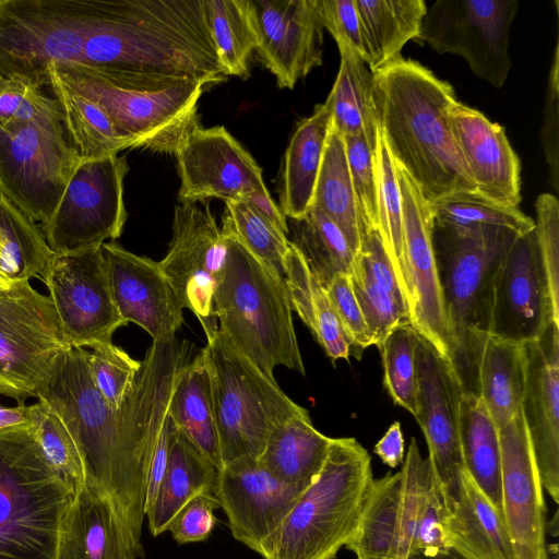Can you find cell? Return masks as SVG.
Instances as JSON below:
<instances>
[{
	"mask_svg": "<svg viewBox=\"0 0 559 559\" xmlns=\"http://www.w3.org/2000/svg\"><path fill=\"white\" fill-rule=\"evenodd\" d=\"M87 348L72 346L38 394L62 418L83 461L85 484L108 497L141 542L153 452L180 373L171 357L148 352L119 409L94 386Z\"/></svg>",
	"mask_w": 559,
	"mask_h": 559,
	"instance_id": "6da1fadb",
	"label": "cell"
},
{
	"mask_svg": "<svg viewBox=\"0 0 559 559\" xmlns=\"http://www.w3.org/2000/svg\"><path fill=\"white\" fill-rule=\"evenodd\" d=\"M127 88L225 79L203 0H97L79 61Z\"/></svg>",
	"mask_w": 559,
	"mask_h": 559,
	"instance_id": "7a4b0ae2",
	"label": "cell"
},
{
	"mask_svg": "<svg viewBox=\"0 0 559 559\" xmlns=\"http://www.w3.org/2000/svg\"><path fill=\"white\" fill-rule=\"evenodd\" d=\"M372 75L378 129L428 203L477 193L449 126L457 102L451 84L403 57Z\"/></svg>",
	"mask_w": 559,
	"mask_h": 559,
	"instance_id": "3957f363",
	"label": "cell"
},
{
	"mask_svg": "<svg viewBox=\"0 0 559 559\" xmlns=\"http://www.w3.org/2000/svg\"><path fill=\"white\" fill-rule=\"evenodd\" d=\"M221 230L227 250L213 295L218 330L269 377H274L277 366L305 374L284 280L253 255L226 224Z\"/></svg>",
	"mask_w": 559,
	"mask_h": 559,
	"instance_id": "277c9868",
	"label": "cell"
},
{
	"mask_svg": "<svg viewBox=\"0 0 559 559\" xmlns=\"http://www.w3.org/2000/svg\"><path fill=\"white\" fill-rule=\"evenodd\" d=\"M432 247L449 338V365L463 393L477 395L475 354L488 333L492 274L519 234L432 219Z\"/></svg>",
	"mask_w": 559,
	"mask_h": 559,
	"instance_id": "5b68a950",
	"label": "cell"
},
{
	"mask_svg": "<svg viewBox=\"0 0 559 559\" xmlns=\"http://www.w3.org/2000/svg\"><path fill=\"white\" fill-rule=\"evenodd\" d=\"M373 480L355 438H332L324 465L300 495L266 559H334L353 537Z\"/></svg>",
	"mask_w": 559,
	"mask_h": 559,
	"instance_id": "8992f818",
	"label": "cell"
},
{
	"mask_svg": "<svg viewBox=\"0 0 559 559\" xmlns=\"http://www.w3.org/2000/svg\"><path fill=\"white\" fill-rule=\"evenodd\" d=\"M444 515L431 462L412 438L402 469L372 480L358 526L345 547L357 559H407L447 548Z\"/></svg>",
	"mask_w": 559,
	"mask_h": 559,
	"instance_id": "52a82bcc",
	"label": "cell"
},
{
	"mask_svg": "<svg viewBox=\"0 0 559 559\" xmlns=\"http://www.w3.org/2000/svg\"><path fill=\"white\" fill-rule=\"evenodd\" d=\"M75 488L49 466L29 427L0 432V559H55Z\"/></svg>",
	"mask_w": 559,
	"mask_h": 559,
	"instance_id": "ba28073f",
	"label": "cell"
},
{
	"mask_svg": "<svg viewBox=\"0 0 559 559\" xmlns=\"http://www.w3.org/2000/svg\"><path fill=\"white\" fill-rule=\"evenodd\" d=\"M201 350L210 377L222 464L259 459L270 433L306 412L217 329Z\"/></svg>",
	"mask_w": 559,
	"mask_h": 559,
	"instance_id": "9c48e42d",
	"label": "cell"
},
{
	"mask_svg": "<svg viewBox=\"0 0 559 559\" xmlns=\"http://www.w3.org/2000/svg\"><path fill=\"white\" fill-rule=\"evenodd\" d=\"M80 160L61 106L0 127V194L39 226L52 216Z\"/></svg>",
	"mask_w": 559,
	"mask_h": 559,
	"instance_id": "30bf717a",
	"label": "cell"
},
{
	"mask_svg": "<svg viewBox=\"0 0 559 559\" xmlns=\"http://www.w3.org/2000/svg\"><path fill=\"white\" fill-rule=\"evenodd\" d=\"M97 0H0V75L50 88L49 68L74 64Z\"/></svg>",
	"mask_w": 559,
	"mask_h": 559,
	"instance_id": "8fae6325",
	"label": "cell"
},
{
	"mask_svg": "<svg viewBox=\"0 0 559 559\" xmlns=\"http://www.w3.org/2000/svg\"><path fill=\"white\" fill-rule=\"evenodd\" d=\"M64 84L95 102L135 147L175 154L198 127V102L204 83L187 81L164 90L118 86L76 64L49 68Z\"/></svg>",
	"mask_w": 559,
	"mask_h": 559,
	"instance_id": "7c38bea8",
	"label": "cell"
},
{
	"mask_svg": "<svg viewBox=\"0 0 559 559\" xmlns=\"http://www.w3.org/2000/svg\"><path fill=\"white\" fill-rule=\"evenodd\" d=\"M71 347L48 295L26 280L0 286V395L37 397Z\"/></svg>",
	"mask_w": 559,
	"mask_h": 559,
	"instance_id": "4fadbf2b",
	"label": "cell"
},
{
	"mask_svg": "<svg viewBox=\"0 0 559 559\" xmlns=\"http://www.w3.org/2000/svg\"><path fill=\"white\" fill-rule=\"evenodd\" d=\"M124 157L82 159L50 219L38 225L56 254L78 252L120 237L127 221Z\"/></svg>",
	"mask_w": 559,
	"mask_h": 559,
	"instance_id": "5bb4252c",
	"label": "cell"
},
{
	"mask_svg": "<svg viewBox=\"0 0 559 559\" xmlns=\"http://www.w3.org/2000/svg\"><path fill=\"white\" fill-rule=\"evenodd\" d=\"M518 7V0H438L427 7L416 40L462 57L478 78L500 88L511 68L509 36Z\"/></svg>",
	"mask_w": 559,
	"mask_h": 559,
	"instance_id": "9a60e30c",
	"label": "cell"
},
{
	"mask_svg": "<svg viewBox=\"0 0 559 559\" xmlns=\"http://www.w3.org/2000/svg\"><path fill=\"white\" fill-rule=\"evenodd\" d=\"M559 323L535 228L518 235L491 278L488 334L518 344L537 340Z\"/></svg>",
	"mask_w": 559,
	"mask_h": 559,
	"instance_id": "2e32d148",
	"label": "cell"
},
{
	"mask_svg": "<svg viewBox=\"0 0 559 559\" xmlns=\"http://www.w3.org/2000/svg\"><path fill=\"white\" fill-rule=\"evenodd\" d=\"M226 240L206 204L179 203L175 207L173 238L159 267L182 308L192 311L205 335L218 328L213 295L224 267Z\"/></svg>",
	"mask_w": 559,
	"mask_h": 559,
	"instance_id": "e0dca14e",
	"label": "cell"
},
{
	"mask_svg": "<svg viewBox=\"0 0 559 559\" xmlns=\"http://www.w3.org/2000/svg\"><path fill=\"white\" fill-rule=\"evenodd\" d=\"M44 283L72 346L111 342L128 324L114 302L102 246L56 254Z\"/></svg>",
	"mask_w": 559,
	"mask_h": 559,
	"instance_id": "ac0fdd59",
	"label": "cell"
},
{
	"mask_svg": "<svg viewBox=\"0 0 559 559\" xmlns=\"http://www.w3.org/2000/svg\"><path fill=\"white\" fill-rule=\"evenodd\" d=\"M308 487L283 483L259 459L245 457L222 466L214 496L233 537L266 559L285 518Z\"/></svg>",
	"mask_w": 559,
	"mask_h": 559,
	"instance_id": "d6986e66",
	"label": "cell"
},
{
	"mask_svg": "<svg viewBox=\"0 0 559 559\" xmlns=\"http://www.w3.org/2000/svg\"><path fill=\"white\" fill-rule=\"evenodd\" d=\"M394 168L402 206L411 325L449 364V338L432 247V214L412 177L396 162Z\"/></svg>",
	"mask_w": 559,
	"mask_h": 559,
	"instance_id": "ffe728a7",
	"label": "cell"
},
{
	"mask_svg": "<svg viewBox=\"0 0 559 559\" xmlns=\"http://www.w3.org/2000/svg\"><path fill=\"white\" fill-rule=\"evenodd\" d=\"M418 421L445 513L459 499L465 471L460 442L461 386L449 364L420 337L417 352Z\"/></svg>",
	"mask_w": 559,
	"mask_h": 559,
	"instance_id": "44dd1931",
	"label": "cell"
},
{
	"mask_svg": "<svg viewBox=\"0 0 559 559\" xmlns=\"http://www.w3.org/2000/svg\"><path fill=\"white\" fill-rule=\"evenodd\" d=\"M175 155L179 203L209 198L225 203L246 202L252 194L269 192L260 166L222 126L195 127Z\"/></svg>",
	"mask_w": 559,
	"mask_h": 559,
	"instance_id": "7402d4cb",
	"label": "cell"
},
{
	"mask_svg": "<svg viewBox=\"0 0 559 559\" xmlns=\"http://www.w3.org/2000/svg\"><path fill=\"white\" fill-rule=\"evenodd\" d=\"M503 518L516 559H547L546 508L522 411L498 428Z\"/></svg>",
	"mask_w": 559,
	"mask_h": 559,
	"instance_id": "603a6c76",
	"label": "cell"
},
{
	"mask_svg": "<svg viewBox=\"0 0 559 559\" xmlns=\"http://www.w3.org/2000/svg\"><path fill=\"white\" fill-rule=\"evenodd\" d=\"M259 34L257 52L281 88H293L322 64L323 25L314 0H251Z\"/></svg>",
	"mask_w": 559,
	"mask_h": 559,
	"instance_id": "cb8c5ba5",
	"label": "cell"
},
{
	"mask_svg": "<svg viewBox=\"0 0 559 559\" xmlns=\"http://www.w3.org/2000/svg\"><path fill=\"white\" fill-rule=\"evenodd\" d=\"M526 348V383L521 411L540 484L559 498V323L552 322Z\"/></svg>",
	"mask_w": 559,
	"mask_h": 559,
	"instance_id": "d4e9b609",
	"label": "cell"
},
{
	"mask_svg": "<svg viewBox=\"0 0 559 559\" xmlns=\"http://www.w3.org/2000/svg\"><path fill=\"white\" fill-rule=\"evenodd\" d=\"M111 295L124 322L145 330L153 341L175 337L183 316L158 262L132 253L115 241L104 242Z\"/></svg>",
	"mask_w": 559,
	"mask_h": 559,
	"instance_id": "484cf974",
	"label": "cell"
},
{
	"mask_svg": "<svg viewBox=\"0 0 559 559\" xmlns=\"http://www.w3.org/2000/svg\"><path fill=\"white\" fill-rule=\"evenodd\" d=\"M448 120L477 193L497 205L518 207L521 165L503 128L459 102L450 106Z\"/></svg>",
	"mask_w": 559,
	"mask_h": 559,
	"instance_id": "4316f807",
	"label": "cell"
},
{
	"mask_svg": "<svg viewBox=\"0 0 559 559\" xmlns=\"http://www.w3.org/2000/svg\"><path fill=\"white\" fill-rule=\"evenodd\" d=\"M144 549L112 501L76 486L58 533L55 559H139Z\"/></svg>",
	"mask_w": 559,
	"mask_h": 559,
	"instance_id": "83f0119b",
	"label": "cell"
},
{
	"mask_svg": "<svg viewBox=\"0 0 559 559\" xmlns=\"http://www.w3.org/2000/svg\"><path fill=\"white\" fill-rule=\"evenodd\" d=\"M443 542L465 559H516L503 515L466 471L459 499L443 519Z\"/></svg>",
	"mask_w": 559,
	"mask_h": 559,
	"instance_id": "f1b7e54d",
	"label": "cell"
},
{
	"mask_svg": "<svg viewBox=\"0 0 559 559\" xmlns=\"http://www.w3.org/2000/svg\"><path fill=\"white\" fill-rule=\"evenodd\" d=\"M331 127L332 96L329 94L310 117L298 123L285 152L280 209L289 219L302 217L312 205Z\"/></svg>",
	"mask_w": 559,
	"mask_h": 559,
	"instance_id": "f546056e",
	"label": "cell"
},
{
	"mask_svg": "<svg viewBox=\"0 0 559 559\" xmlns=\"http://www.w3.org/2000/svg\"><path fill=\"white\" fill-rule=\"evenodd\" d=\"M177 427V426H176ZM219 469L177 428L167 466L146 513L153 536L167 532L176 514L199 495H214Z\"/></svg>",
	"mask_w": 559,
	"mask_h": 559,
	"instance_id": "4dcf8cb0",
	"label": "cell"
},
{
	"mask_svg": "<svg viewBox=\"0 0 559 559\" xmlns=\"http://www.w3.org/2000/svg\"><path fill=\"white\" fill-rule=\"evenodd\" d=\"M477 396L500 428L521 409L526 383L524 344L485 334L475 354Z\"/></svg>",
	"mask_w": 559,
	"mask_h": 559,
	"instance_id": "1f68e13d",
	"label": "cell"
},
{
	"mask_svg": "<svg viewBox=\"0 0 559 559\" xmlns=\"http://www.w3.org/2000/svg\"><path fill=\"white\" fill-rule=\"evenodd\" d=\"M331 441L314 428L306 411L273 429L259 460L278 480L308 487L320 474Z\"/></svg>",
	"mask_w": 559,
	"mask_h": 559,
	"instance_id": "d6a6232c",
	"label": "cell"
},
{
	"mask_svg": "<svg viewBox=\"0 0 559 559\" xmlns=\"http://www.w3.org/2000/svg\"><path fill=\"white\" fill-rule=\"evenodd\" d=\"M365 47V61L376 72L400 59L417 39L427 5L424 0H355Z\"/></svg>",
	"mask_w": 559,
	"mask_h": 559,
	"instance_id": "836d02e7",
	"label": "cell"
},
{
	"mask_svg": "<svg viewBox=\"0 0 559 559\" xmlns=\"http://www.w3.org/2000/svg\"><path fill=\"white\" fill-rule=\"evenodd\" d=\"M167 413L194 447L221 469L223 464L211 383L202 352L180 371Z\"/></svg>",
	"mask_w": 559,
	"mask_h": 559,
	"instance_id": "e575fe53",
	"label": "cell"
},
{
	"mask_svg": "<svg viewBox=\"0 0 559 559\" xmlns=\"http://www.w3.org/2000/svg\"><path fill=\"white\" fill-rule=\"evenodd\" d=\"M460 442L465 471L503 515L499 431L475 394L461 395Z\"/></svg>",
	"mask_w": 559,
	"mask_h": 559,
	"instance_id": "d590c367",
	"label": "cell"
},
{
	"mask_svg": "<svg viewBox=\"0 0 559 559\" xmlns=\"http://www.w3.org/2000/svg\"><path fill=\"white\" fill-rule=\"evenodd\" d=\"M338 50L340 70L330 92L332 128L342 136L365 134L374 150L378 120L372 72L355 50L346 46H338Z\"/></svg>",
	"mask_w": 559,
	"mask_h": 559,
	"instance_id": "8d00e7d4",
	"label": "cell"
},
{
	"mask_svg": "<svg viewBox=\"0 0 559 559\" xmlns=\"http://www.w3.org/2000/svg\"><path fill=\"white\" fill-rule=\"evenodd\" d=\"M50 90L58 99L70 141L82 159H97L135 147L95 102L64 84L49 70Z\"/></svg>",
	"mask_w": 559,
	"mask_h": 559,
	"instance_id": "74e56055",
	"label": "cell"
},
{
	"mask_svg": "<svg viewBox=\"0 0 559 559\" xmlns=\"http://www.w3.org/2000/svg\"><path fill=\"white\" fill-rule=\"evenodd\" d=\"M341 230L352 251L361 248V233L343 136L332 127L314 188L312 205Z\"/></svg>",
	"mask_w": 559,
	"mask_h": 559,
	"instance_id": "f35d334b",
	"label": "cell"
},
{
	"mask_svg": "<svg viewBox=\"0 0 559 559\" xmlns=\"http://www.w3.org/2000/svg\"><path fill=\"white\" fill-rule=\"evenodd\" d=\"M207 28L225 75L249 76L259 34L251 0H203Z\"/></svg>",
	"mask_w": 559,
	"mask_h": 559,
	"instance_id": "ab89813d",
	"label": "cell"
},
{
	"mask_svg": "<svg viewBox=\"0 0 559 559\" xmlns=\"http://www.w3.org/2000/svg\"><path fill=\"white\" fill-rule=\"evenodd\" d=\"M0 246L2 275L9 282H45L56 253L40 227L0 194Z\"/></svg>",
	"mask_w": 559,
	"mask_h": 559,
	"instance_id": "60d3db41",
	"label": "cell"
},
{
	"mask_svg": "<svg viewBox=\"0 0 559 559\" xmlns=\"http://www.w3.org/2000/svg\"><path fill=\"white\" fill-rule=\"evenodd\" d=\"M294 241L316 280L325 288L338 274L350 275L356 255L322 212L311 206L300 218L289 219Z\"/></svg>",
	"mask_w": 559,
	"mask_h": 559,
	"instance_id": "b9f144b4",
	"label": "cell"
},
{
	"mask_svg": "<svg viewBox=\"0 0 559 559\" xmlns=\"http://www.w3.org/2000/svg\"><path fill=\"white\" fill-rule=\"evenodd\" d=\"M373 158L377 181L378 231L406 300L407 275L401 197L394 160L379 129Z\"/></svg>",
	"mask_w": 559,
	"mask_h": 559,
	"instance_id": "7bdbcfd3",
	"label": "cell"
},
{
	"mask_svg": "<svg viewBox=\"0 0 559 559\" xmlns=\"http://www.w3.org/2000/svg\"><path fill=\"white\" fill-rule=\"evenodd\" d=\"M29 430L49 466L75 487L85 481L81 453L69 428L44 399L28 405Z\"/></svg>",
	"mask_w": 559,
	"mask_h": 559,
	"instance_id": "ee69618b",
	"label": "cell"
},
{
	"mask_svg": "<svg viewBox=\"0 0 559 559\" xmlns=\"http://www.w3.org/2000/svg\"><path fill=\"white\" fill-rule=\"evenodd\" d=\"M420 336L411 324L394 329L380 345L383 384L394 403L414 417L418 411L417 352Z\"/></svg>",
	"mask_w": 559,
	"mask_h": 559,
	"instance_id": "f6af8a7d",
	"label": "cell"
},
{
	"mask_svg": "<svg viewBox=\"0 0 559 559\" xmlns=\"http://www.w3.org/2000/svg\"><path fill=\"white\" fill-rule=\"evenodd\" d=\"M429 206L433 222L454 227H503L519 235L535 228V222L518 207L497 205L478 193L447 197Z\"/></svg>",
	"mask_w": 559,
	"mask_h": 559,
	"instance_id": "bcb514c9",
	"label": "cell"
},
{
	"mask_svg": "<svg viewBox=\"0 0 559 559\" xmlns=\"http://www.w3.org/2000/svg\"><path fill=\"white\" fill-rule=\"evenodd\" d=\"M223 224L272 272L284 280L289 241L247 202L225 203Z\"/></svg>",
	"mask_w": 559,
	"mask_h": 559,
	"instance_id": "7dc6e473",
	"label": "cell"
},
{
	"mask_svg": "<svg viewBox=\"0 0 559 559\" xmlns=\"http://www.w3.org/2000/svg\"><path fill=\"white\" fill-rule=\"evenodd\" d=\"M349 276L372 345L379 348L394 329L411 324L408 310L376 283L358 255Z\"/></svg>",
	"mask_w": 559,
	"mask_h": 559,
	"instance_id": "c3c4849f",
	"label": "cell"
},
{
	"mask_svg": "<svg viewBox=\"0 0 559 559\" xmlns=\"http://www.w3.org/2000/svg\"><path fill=\"white\" fill-rule=\"evenodd\" d=\"M86 361L96 390L112 408L119 409L133 386L141 361L131 358L112 342L92 345Z\"/></svg>",
	"mask_w": 559,
	"mask_h": 559,
	"instance_id": "681fc988",
	"label": "cell"
},
{
	"mask_svg": "<svg viewBox=\"0 0 559 559\" xmlns=\"http://www.w3.org/2000/svg\"><path fill=\"white\" fill-rule=\"evenodd\" d=\"M343 140L364 240L369 231L378 229L374 150L362 133L345 135Z\"/></svg>",
	"mask_w": 559,
	"mask_h": 559,
	"instance_id": "f907efd6",
	"label": "cell"
},
{
	"mask_svg": "<svg viewBox=\"0 0 559 559\" xmlns=\"http://www.w3.org/2000/svg\"><path fill=\"white\" fill-rule=\"evenodd\" d=\"M45 90L19 76L0 75V127L60 107L52 92L48 94Z\"/></svg>",
	"mask_w": 559,
	"mask_h": 559,
	"instance_id": "816d5d0a",
	"label": "cell"
},
{
	"mask_svg": "<svg viewBox=\"0 0 559 559\" xmlns=\"http://www.w3.org/2000/svg\"><path fill=\"white\" fill-rule=\"evenodd\" d=\"M324 289L348 341L350 356L360 359L364 350L372 346V340L354 294L350 276L338 274Z\"/></svg>",
	"mask_w": 559,
	"mask_h": 559,
	"instance_id": "f5cc1de1",
	"label": "cell"
},
{
	"mask_svg": "<svg viewBox=\"0 0 559 559\" xmlns=\"http://www.w3.org/2000/svg\"><path fill=\"white\" fill-rule=\"evenodd\" d=\"M535 234L547 273L552 300L559 306V202L550 193L535 202Z\"/></svg>",
	"mask_w": 559,
	"mask_h": 559,
	"instance_id": "db71d44e",
	"label": "cell"
},
{
	"mask_svg": "<svg viewBox=\"0 0 559 559\" xmlns=\"http://www.w3.org/2000/svg\"><path fill=\"white\" fill-rule=\"evenodd\" d=\"M540 142L549 169L550 186L559 190V44L554 50L543 109Z\"/></svg>",
	"mask_w": 559,
	"mask_h": 559,
	"instance_id": "11a10c76",
	"label": "cell"
},
{
	"mask_svg": "<svg viewBox=\"0 0 559 559\" xmlns=\"http://www.w3.org/2000/svg\"><path fill=\"white\" fill-rule=\"evenodd\" d=\"M217 508L219 503L214 495H199L176 514L167 531L179 545L204 542L216 525Z\"/></svg>",
	"mask_w": 559,
	"mask_h": 559,
	"instance_id": "9f6ffc18",
	"label": "cell"
},
{
	"mask_svg": "<svg viewBox=\"0 0 559 559\" xmlns=\"http://www.w3.org/2000/svg\"><path fill=\"white\" fill-rule=\"evenodd\" d=\"M322 25L337 46L355 50L365 60L360 21L355 0H314Z\"/></svg>",
	"mask_w": 559,
	"mask_h": 559,
	"instance_id": "6f0895ef",
	"label": "cell"
},
{
	"mask_svg": "<svg viewBox=\"0 0 559 559\" xmlns=\"http://www.w3.org/2000/svg\"><path fill=\"white\" fill-rule=\"evenodd\" d=\"M357 255L361 259L376 283L400 305L407 308L404 294L384 251L378 229H373L366 235Z\"/></svg>",
	"mask_w": 559,
	"mask_h": 559,
	"instance_id": "680465c9",
	"label": "cell"
},
{
	"mask_svg": "<svg viewBox=\"0 0 559 559\" xmlns=\"http://www.w3.org/2000/svg\"><path fill=\"white\" fill-rule=\"evenodd\" d=\"M176 430L177 427L167 413L151 461L144 506L145 516L152 507L157 488L164 476Z\"/></svg>",
	"mask_w": 559,
	"mask_h": 559,
	"instance_id": "91938a15",
	"label": "cell"
},
{
	"mask_svg": "<svg viewBox=\"0 0 559 559\" xmlns=\"http://www.w3.org/2000/svg\"><path fill=\"white\" fill-rule=\"evenodd\" d=\"M374 453L389 467H396L404 461V437L399 421H394L383 437L374 444Z\"/></svg>",
	"mask_w": 559,
	"mask_h": 559,
	"instance_id": "94428289",
	"label": "cell"
},
{
	"mask_svg": "<svg viewBox=\"0 0 559 559\" xmlns=\"http://www.w3.org/2000/svg\"><path fill=\"white\" fill-rule=\"evenodd\" d=\"M255 209L266 221H269L277 230L287 236L288 225L285 215L275 204L269 192L252 194L246 201Z\"/></svg>",
	"mask_w": 559,
	"mask_h": 559,
	"instance_id": "6125c7cd",
	"label": "cell"
},
{
	"mask_svg": "<svg viewBox=\"0 0 559 559\" xmlns=\"http://www.w3.org/2000/svg\"><path fill=\"white\" fill-rule=\"evenodd\" d=\"M29 427V409L25 403L15 406L0 405V432Z\"/></svg>",
	"mask_w": 559,
	"mask_h": 559,
	"instance_id": "be15d7a7",
	"label": "cell"
},
{
	"mask_svg": "<svg viewBox=\"0 0 559 559\" xmlns=\"http://www.w3.org/2000/svg\"><path fill=\"white\" fill-rule=\"evenodd\" d=\"M407 559H465L451 548H441L432 552H418Z\"/></svg>",
	"mask_w": 559,
	"mask_h": 559,
	"instance_id": "e7e4bbea",
	"label": "cell"
},
{
	"mask_svg": "<svg viewBox=\"0 0 559 559\" xmlns=\"http://www.w3.org/2000/svg\"><path fill=\"white\" fill-rule=\"evenodd\" d=\"M1 267H2V253H1V246H0V275H1L2 277H4V276L2 275ZM4 278H5V277H4ZM5 280H7V278H5ZM7 281H8V280H7Z\"/></svg>",
	"mask_w": 559,
	"mask_h": 559,
	"instance_id": "03108f58",
	"label": "cell"
},
{
	"mask_svg": "<svg viewBox=\"0 0 559 559\" xmlns=\"http://www.w3.org/2000/svg\"><path fill=\"white\" fill-rule=\"evenodd\" d=\"M8 283H10V282H9V281H7L4 277H2V276L0 275V286H3V285H5V284H8Z\"/></svg>",
	"mask_w": 559,
	"mask_h": 559,
	"instance_id": "003e7915",
	"label": "cell"
}]
</instances>
